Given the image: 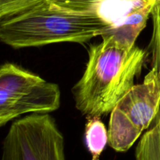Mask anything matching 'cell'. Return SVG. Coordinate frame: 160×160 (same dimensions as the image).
Returning <instances> with one entry per match:
<instances>
[{
	"instance_id": "6da1fadb",
	"label": "cell",
	"mask_w": 160,
	"mask_h": 160,
	"mask_svg": "<svg viewBox=\"0 0 160 160\" xmlns=\"http://www.w3.org/2000/svg\"><path fill=\"white\" fill-rule=\"evenodd\" d=\"M92 45L85 70L72 88L75 107L88 117H102L132 88L148 55L137 45L126 47L111 36Z\"/></svg>"
},
{
	"instance_id": "7a4b0ae2",
	"label": "cell",
	"mask_w": 160,
	"mask_h": 160,
	"mask_svg": "<svg viewBox=\"0 0 160 160\" xmlns=\"http://www.w3.org/2000/svg\"><path fill=\"white\" fill-rule=\"evenodd\" d=\"M112 22L100 12H79L45 1L0 20V40L14 48L62 42L84 43L100 36Z\"/></svg>"
},
{
	"instance_id": "3957f363",
	"label": "cell",
	"mask_w": 160,
	"mask_h": 160,
	"mask_svg": "<svg viewBox=\"0 0 160 160\" xmlns=\"http://www.w3.org/2000/svg\"><path fill=\"white\" fill-rule=\"evenodd\" d=\"M160 109V73L150 70L141 84L117 103L110 112L109 145L118 152L128 151L148 129Z\"/></svg>"
},
{
	"instance_id": "277c9868",
	"label": "cell",
	"mask_w": 160,
	"mask_h": 160,
	"mask_svg": "<svg viewBox=\"0 0 160 160\" xmlns=\"http://www.w3.org/2000/svg\"><path fill=\"white\" fill-rule=\"evenodd\" d=\"M59 86L12 62L0 68V126L28 113H49L60 106Z\"/></svg>"
},
{
	"instance_id": "5b68a950",
	"label": "cell",
	"mask_w": 160,
	"mask_h": 160,
	"mask_svg": "<svg viewBox=\"0 0 160 160\" xmlns=\"http://www.w3.org/2000/svg\"><path fill=\"white\" fill-rule=\"evenodd\" d=\"M1 160H66L64 137L49 113H33L11 124Z\"/></svg>"
},
{
	"instance_id": "8992f818",
	"label": "cell",
	"mask_w": 160,
	"mask_h": 160,
	"mask_svg": "<svg viewBox=\"0 0 160 160\" xmlns=\"http://www.w3.org/2000/svg\"><path fill=\"white\" fill-rule=\"evenodd\" d=\"M153 6L152 3L141 2L139 6L132 8L118 21L112 22L100 36H111L120 45L133 47L135 45L136 39L146 26Z\"/></svg>"
},
{
	"instance_id": "52a82bcc",
	"label": "cell",
	"mask_w": 160,
	"mask_h": 160,
	"mask_svg": "<svg viewBox=\"0 0 160 160\" xmlns=\"http://www.w3.org/2000/svg\"><path fill=\"white\" fill-rule=\"evenodd\" d=\"M84 142L92 160H100L109 143V132L101 117H88L84 128Z\"/></svg>"
},
{
	"instance_id": "ba28073f",
	"label": "cell",
	"mask_w": 160,
	"mask_h": 160,
	"mask_svg": "<svg viewBox=\"0 0 160 160\" xmlns=\"http://www.w3.org/2000/svg\"><path fill=\"white\" fill-rule=\"evenodd\" d=\"M134 160H160V109L138 142Z\"/></svg>"
},
{
	"instance_id": "9c48e42d",
	"label": "cell",
	"mask_w": 160,
	"mask_h": 160,
	"mask_svg": "<svg viewBox=\"0 0 160 160\" xmlns=\"http://www.w3.org/2000/svg\"><path fill=\"white\" fill-rule=\"evenodd\" d=\"M151 16L153 28L148 52L151 55V69L160 73V0L153 6Z\"/></svg>"
},
{
	"instance_id": "30bf717a",
	"label": "cell",
	"mask_w": 160,
	"mask_h": 160,
	"mask_svg": "<svg viewBox=\"0 0 160 160\" xmlns=\"http://www.w3.org/2000/svg\"><path fill=\"white\" fill-rule=\"evenodd\" d=\"M47 0H0V20L25 12Z\"/></svg>"
},
{
	"instance_id": "8fae6325",
	"label": "cell",
	"mask_w": 160,
	"mask_h": 160,
	"mask_svg": "<svg viewBox=\"0 0 160 160\" xmlns=\"http://www.w3.org/2000/svg\"><path fill=\"white\" fill-rule=\"evenodd\" d=\"M68 10L79 12H99L102 4L109 0H48ZM139 1V0H138Z\"/></svg>"
},
{
	"instance_id": "7c38bea8",
	"label": "cell",
	"mask_w": 160,
	"mask_h": 160,
	"mask_svg": "<svg viewBox=\"0 0 160 160\" xmlns=\"http://www.w3.org/2000/svg\"><path fill=\"white\" fill-rule=\"evenodd\" d=\"M140 2H150V3H152V4H156L157 2H159V0H139Z\"/></svg>"
}]
</instances>
